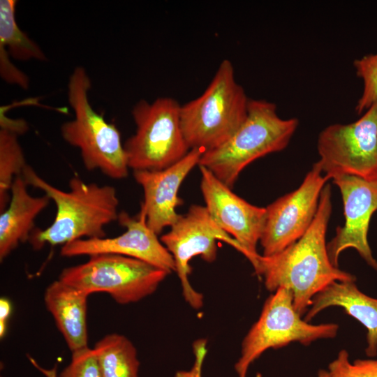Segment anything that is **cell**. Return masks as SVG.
I'll return each mask as SVG.
<instances>
[{
  "instance_id": "cell-25",
  "label": "cell",
  "mask_w": 377,
  "mask_h": 377,
  "mask_svg": "<svg viewBox=\"0 0 377 377\" xmlns=\"http://www.w3.org/2000/svg\"><path fill=\"white\" fill-rule=\"evenodd\" d=\"M0 73L6 82L17 84L24 89L29 87L28 77L13 64L9 55L2 47H0Z\"/></svg>"
},
{
  "instance_id": "cell-12",
  "label": "cell",
  "mask_w": 377,
  "mask_h": 377,
  "mask_svg": "<svg viewBox=\"0 0 377 377\" xmlns=\"http://www.w3.org/2000/svg\"><path fill=\"white\" fill-rule=\"evenodd\" d=\"M200 189L210 216L216 223L235 239L242 253L256 265L257 244L266 219V208L253 205L232 192L209 170L199 166Z\"/></svg>"
},
{
  "instance_id": "cell-9",
  "label": "cell",
  "mask_w": 377,
  "mask_h": 377,
  "mask_svg": "<svg viewBox=\"0 0 377 377\" xmlns=\"http://www.w3.org/2000/svg\"><path fill=\"white\" fill-rule=\"evenodd\" d=\"M317 148V163L330 179L377 177V102L355 122L327 126L318 135Z\"/></svg>"
},
{
  "instance_id": "cell-28",
  "label": "cell",
  "mask_w": 377,
  "mask_h": 377,
  "mask_svg": "<svg viewBox=\"0 0 377 377\" xmlns=\"http://www.w3.org/2000/svg\"><path fill=\"white\" fill-rule=\"evenodd\" d=\"M29 360H30L31 362L38 369H39L41 372H43L47 377H57L55 368L52 369L50 370H47V369H45L40 367L33 358L30 357Z\"/></svg>"
},
{
  "instance_id": "cell-7",
  "label": "cell",
  "mask_w": 377,
  "mask_h": 377,
  "mask_svg": "<svg viewBox=\"0 0 377 377\" xmlns=\"http://www.w3.org/2000/svg\"><path fill=\"white\" fill-rule=\"evenodd\" d=\"M64 268L59 279L88 295L103 292L120 304L138 302L153 294L169 273L145 261L117 254L89 256Z\"/></svg>"
},
{
  "instance_id": "cell-1",
  "label": "cell",
  "mask_w": 377,
  "mask_h": 377,
  "mask_svg": "<svg viewBox=\"0 0 377 377\" xmlns=\"http://www.w3.org/2000/svg\"><path fill=\"white\" fill-rule=\"evenodd\" d=\"M331 212V188L326 184L315 218L306 232L283 251L257 258L254 269L264 278L266 288L272 292L281 287L289 289L294 308L301 316L311 306L313 297L331 283L356 280L330 260L325 236Z\"/></svg>"
},
{
  "instance_id": "cell-10",
  "label": "cell",
  "mask_w": 377,
  "mask_h": 377,
  "mask_svg": "<svg viewBox=\"0 0 377 377\" xmlns=\"http://www.w3.org/2000/svg\"><path fill=\"white\" fill-rule=\"evenodd\" d=\"M160 240L174 259L185 301L195 309L203 306V295L189 281L191 259L200 256L205 262H214L217 256V240L226 242L242 253L237 241L216 223L205 206L199 205H191L185 214H180Z\"/></svg>"
},
{
  "instance_id": "cell-29",
  "label": "cell",
  "mask_w": 377,
  "mask_h": 377,
  "mask_svg": "<svg viewBox=\"0 0 377 377\" xmlns=\"http://www.w3.org/2000/svg\"><path fill=\"white\" fill-rule=\"evenodd\" d=\"M316 377H330L328 371L320 369L319 370Z\"/></svg>"
},
{
  "instance_id": "cell-19",
  "label": "cell",
  "mask_w": 377,
  "mask_h": 377,
  "mask_svg": "<svg viewBox=\"0 0 377 377\" xmlns=\"http://www.w3.org/2000/svg\"><path fill=\"white\" fill-rule=\"evenodd\" d=\"M94 349L102 377H139L137 350L124 335L107 334L96 342Z\"/></svg>"
},
{
  "instance_id": "cell-16",
  "label": "cell",
  "mask_w": 377,
  "mask_h": 377,
  "mask_svg": "<svg viewBox=\"0 0 377 377\" xmlns=\"http://www.w3.org/2000/svg\"><path fill=\"white\" fill-rule=\"evenodd\" d=\"M22 175L13 181L10 200L0 214V260L3 261L20 243L29 241L38 215L51 199L45 194L31 195Z\"/></svg>"
},
{
  "instance_id": "cell-2",
  "label": "cell",
  "mask_w": 377,
  "mask_h": 377,
  "mask_svg": "<svg viewBox=\"0 0 377 377\" xmlns=\"http://www.w3.org/2000/svg\"><path fill=\"white\" fill-rule=\"evenodd\" d=\"M22 175L27 185L43 191L57 212L52 224L33 230L29 242L34 250L45 245H64L81 239L105 237V227L118 219L119 200L114 187L71 178L69 190L62 191L40 177L29 165Z\"/></svg>"
},
{
  "instance_id": "cell-3",
  "label": "cell",
  "mask_w": 377,
  "mask_h": 377,
  "mask_svg": "<svg viewBox=\"0 0 377 377\" xmlns=\"http://www.w3.org/2000/svg\"><path fill=\"white\" fill-rule=\"evenodd\" d=\"M298 124L296 118H281L275 103L249 98L244 122L223 144L203 151L198 166L206 168L232 188L241 172L251 163L284 149Z\"/></svg>"
},
{
  "instance_id": "cell-24",
  "label": "cell",
  "mask_w": 377,
  "mask_h": 377,
  "mask_svg": "<svg viewBox=\"0 0 377 377\" xmlns=\"http://www.w3.org/2000/svg\"><path fill=\"white\" fill-rule=\"evenodd\" d=\"M70 364L57 377H102L96 353L88 346L72 352Z\"/></svg>"
},
{
  "instance_id": "cell-26",
  "label": "cell",
  "mask_w": 377,
  "mask_h": 377,
  "mask_svg": "<svg viewBox=\"0 0 377 377\" xmlns=\"http://www.w3.org/2000/svg\"><path fill=\"white\" fill-rule=\"evenodd\" d=\"M207 343L205 339H198L193 343L195 360L192 367L188 371H177L175 377H202V367L207 351Z\"/></svg>"
},
{
  "instance_id": "cell-13",
  "label": "cell",
  "mask_w": 377,
  "mask_h": 377,
  "mask_svg": "<svg viewBox=\"0 0 377 377\" xmlns=\"http://www.w3.org/2000/svg\"><path fill=\"white\" fill-rule=\"evenodd\" d=\"M332 179L341 191L345 222L337 228L336 235L327 244L330 260L338 267L341 253L353 248L377 270V261L372 256L367 239L371 217L377 210V177L366 179L342 175Z\"/></svg>"
},
{
  "instance_id": "cell-18",
  "label": "cell",
  "mask_w": 377,
  "mask_h": 377,
  "mask_svg": "<svg viewBox=\"0 0 377 377\" xmlns=\"http://www.w3.org/2000/svg\"><path fill=\"white\" fill-rule=\"evenodd\" d=\"M88 297L59 279L50 283L45 292V306L71 353L88 346Z\"/></svg>"
},
{
  "instance_id": "cell-8",
  "label": "cell",
  "mask_w": 377,
  "mask_h": 377,
  "mask_svg": "<svg viewBox=\"0 0 377 377\" xmlns=\"http://www.w3.org/2000/svg\"><path fill=\"white\" fill-rule=\"evenodd\" d=\"M338 329L335 323L312 325L302 320L294 308L292 292L279 288L267 299L258 320L244 338L235 370L238 377H246L250 365L267 349L295 341L309 346L319 339L334 338Z\"/></svg>"
},
{
  "instance_id": "cell-23",
  "label": "cell",
  "mask_w": 377,
  "mask_h": 377,
  "mask_svg": "<svg viewBox=\"0 0 377 377\" xmlns=\"http://www.w3.org/2000/svg\"><path fill=\"white\" fill-rule=\"evenodd\" d=\"M348 353L341 350L328 366L330 377H377V360H355L350 362Z\"/></svg>"
},
{
  "instance_id": "cell-17",
  "label": "cell",
  "mask_w": 377,
  "mask_h": 377,
  "mask_svg": "<svg viewBox=\"0 0 377 377\" xmlns=\"http://www.w3.org/2000/svg\"><path fill=\"white\" fill-rule=\"evenodd\" d=\"M339 306L367 330V355H377V299L362 293L355 281H334L316 294L304 320L309 322L322 310Z\"/></svg>"
},
{
  "instance_id": "cell-22",
  "label": "cell",
  "mask_w": 377,
  "mask_h": 377,
  "mask_svg": "<svg viewBox=\"0 0 377 377\" xmlns=\"http://www.w3.org/2000/svg\"><path fill=\"white\" fill-rule=\"evenodd\" d=\"M353 66L356 75L363 81V91L355 107L356 112L361 114L377 102V52L355 59Z\"/></svg>"
},
{
  "instance_id": "cell-4",
  "label": "cell",
  "mask_w": 377,
  "mask_h": 377,
  "mask_svg": "<svg viewBox=\"0 0 377 377\" xmlns=\"http://www.w3.org/2000/svg\"><path fill=\"white\" fill-rule=\"evenodd\" d=\"M91 80L82 66H77L68 83V100L74 119L61 126L63 139L77 147L85 168L98 170L107 177L120 179L128 174V163L121 134L91 106L89 99Z\"/></svg>"
},
{
  "instance_id": "cell-27",
  "label": "cell",
  "mask_w": 377,
  "mask_h": 377,
  "mask_svg": "<svg viewBox=\"0 0 377 377\" xmlns=\"http://www.w3.org/2000/svg\"><path fill=\"white\" fill-rule=\"evenodd\" d=\"M12 311L10 302L5 298L0 299V337L3 338L7 330V320Z\"/></svg>"
},
{
  "instance_id": "cell-20",
  "label": "cell",
  "mask_w": 377,
  "mask_h": 377,
  "mask_svg": "<svg viewBox=\"0 0 377 377\" xmlns=\"http://www.w3.org/2000/svg\"><path fill=\"white\" fill-rule=\"evenodd\" d=\"M15 0L0 1V47L10 57L20 61H45L40 46L20 29L15 18Z\"/></svg>"
},
{
  "instance_id": "cell-5",
  "label": "cell",
  "mask_w": 377,
  "mask_h": 377,
  "mask_svg": "<svg viewBox=\"0 0 377 377\" xmlns=\"http://www.w3.org/2000/svg\"><path fill=\"white\" fill-rule=\"evenodd\" d=\"M235 75L231 61L223 59L203 93L181 105L182 128L191 149L218 147L246 119L249 98Z\"/></svg>"
},
{
  "instance_id": "cell-11",
  "label": "cell",
  "mask_w": 377,
  "mask_h": 377,
  "mask_svg": "<svg viewBox=\"0 0 377 377\" xmlns=\"http://www.w3.org/2000/svg\"><path fill=\"white\" fill-rule=\"evenodd\" d=\"M316 162L298 188L266 207L265 226L260 239L263 255H274L298 240L316 214L320 193L330 179L322 175Z\"/></svg>"
},
{
  "instance_id": "cell-6",
  "label": "cell",
  "mask_w": 377,
  "mask_h": 377,
  "mask_svg": "<svg viewBox=\"0 0 377 377\" xmlns=\"http://www.w3.org/2000/svg\"><path fill=\"white\" fill-rule=\"evenodd\" d=\"M181 105L171 97L142 99L134 105L135 131L124 144L129 168L160 170L187 154L191 149L182 128Z\"/></svg>"
},
{
  "instance_id": "cell-21",
  "label": "cell",
  "mask_w": 377,
  "mask_h": 377,
  "mask_svg": "<svg viewBox=\"0 0 377 377\" xmlns=\"http://www.w3.org/2000/svg\"><path fill=\"white\" fill-rule=\"evenodd\" d=\"M17 133L4 128L0 130V212L7 207L16 177L22 175L26 163Z\"/></svg>"
},
{
  "instance_id": "cell-15",
  "label": "cell",
  "mask_w": 377,
  "mask_h": 377,
  "mask_svg": "<svg viewBox=\"0 0 377 377\" xmlns=\"http://www.w3.org/2000/svg\"><path fill=\"white\" fill-rule=\"evenodd\" d=\"M203 151L193 148L181 160L160 170H136L133 176L143 190L140 209L146 215L148 226L156 235L171 227L179 219L176 209L183 202L178 192L184 179L198 165Z\"/></svg>"
},
{
  "instance_id": "cell-14",
  "label": "cell",
  "mask_w": 377,
  "mask_h": 377,
  "mask_svg": "<svg viewBox=\"0 0 377 377\" xmlns=\"http://www.w3.org/2000/svg\"><path fill=\"white\" fill-rule=\"evenodd\" d=\"M120 226L126 230L114 237L81 239L61 246V256L75 257L95 254H117L136 258L161 268L169 274L175 272L171 253L148 226L145 212L133 217L126 212L119 213Z\"/></svg>"
}]
</instances>
